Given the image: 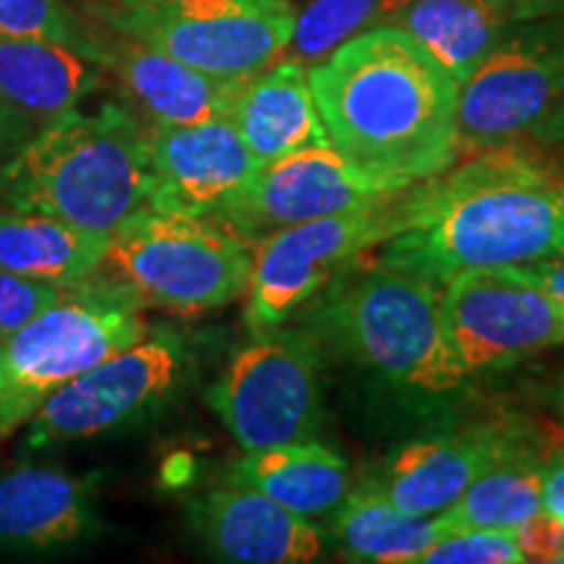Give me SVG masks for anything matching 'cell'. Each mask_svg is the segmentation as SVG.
I'll use <instances>...</instances> for the list:
<instances>
[{"mask_svg": "<svg viewBox=\"0 0 564 564\" xmlns=\"http://www.w3.org/2000/svg\"><path fill=\"white\" fill-rule=\"evenodd\" d=\"M251 259V243L223 223L150 207L110 232L87 282L137 308L204 314L241 299Z\"/></svg>", "mask_w": 564, "mask_h": 564, "instance_id": "5b68a950", "label": "cell"}, {"mask_svg": "<svg viewBox=\"0 0 564 564\" xmlns=\"http://www.w3.org/2000/svg\"><path fill=\"white\" fill-rule=\"evenodd\" d=\"M97 24V21H95ZM100 26L95 63L121 84L150 123L186 126L228 116L243 79L204 74L173 55ZM249 79V76H246Z\"/></svg>", "mask_w": 564, "mask_h": 564, "instance_id": "ac0fdd59", "label": "cell"}, {"mask_svg": "<svg viewBox=\"0 0 564 564\" xmlns=\"http://www.w3.org/2000/svg\"><path fill=\"white\" fill-rule=\"evenodd\" d=\"M150 333L139 308L84 282L0 340V442L40 411L51 394L131 348Z\"/></svg>", "mask_w": 564, "mask_h": 564, "instance_id": "8992f818", "label": "cell"}, {"mask_svg": "<svg viewBox=\"0 0 564 564\" xmlns=\"http://www.w3.org/2000/svg\"><path fill=\"white\" fill-rule=\"evenodd\" d=\"M394 24L421 42L457 84L497 51L514 26L512 0H408Z\"/></svg>", "mask_w": 564, "mask_h": 564, "instance_id": "603a6c76", "label": "cell"}, {"mask_svg": "<svg viewBox=\"0 0 564 564\" xmlns=\"http://www.w3.org/2000/svg\"><path fill=\"white\" fill-rule=\"evenodd\" d=\"M42 126L32 121L24 110H19L9 97L0 91V165L11 160L21 147L37 133Z\"/></svg>", "mask_w": 564, "mask_h": 564, "instance_id": "4dcf8cb0", "label": "cell"}, {"mask_svg": "<svg viewBox=\"0 0 564 564\" xmlns=\"http://www.w3.org/2000/svg\"><path fill=\"white\" fill-rule=\"evenodd\" d=\"M105 3H118V6H133V3H154V0H105Z\"/></svg>", "mask_w": 564, "mask_h": 564, "instance_id": "8d00e7d4", "label": "cell"}, {"mask_svg": "<svg viewBox=\"0 0 564 564\" xmlns=\"http://www.w3.org/2000/svg\"><path fill=\"white\" fill-rule=\"evenodd\" d=\"M564 257V175L518 144L478 152L408 192L379 264L429 282Z\"/></svg>", "mask_w": 564, "mask_h": 564, "instance_id": "7a4b0ae2", "label": "cell"}, {"mask_svg": "<svg viewBox=\"0 0 564 564\" xmlns=\"http://www.w3.org/2000/svg\"><path fill=\"white\" fill-rule=\"evenodd\" d=\"M204 400L246 453L316 440L324 419L319 340L312 329L259 333Z\"/></svg>", "mask_w": 564, "mask_h": 564, "instance_id": "9c48e42d", "label": "cell"}, {"mask_svg": "<svg viewBox=\"0 0 564 564\" xmlns=\"http://www.w3.org/2000/svg\"><path fill=\"white\" fill-rule=\"evenodd\" d=\"M539 512H544V457L528 449L523 442L478 476L442 514L449 528L514 531Z\"/></svg>", "mask_w": 564, "mask_h": 564, "instance_id": "d4e9b609", "label": "cell"}, {"mask_svg": "<svg viewBox=\"0 0 564 564\" xmlns=\"http://www.w3.org/2000/svg\"><path fill=\"white\" fill-rule=\"evenodd\" d=\"M549 400H552L554 411L564 419V371L556 377V382L552 384V392H549Z\"/></svg>", "mask_w": 564, "mask_h": 564, "instance_id": "d590c367", "label": "cell"}, {"mask_svg": "<svg viewBox=\"0 0 564 564\" xmlns=\"http://www.w3.org/2000/svg\"><path fill=\"white\" fill-rule=\"evenodd\" d=\"M0 34L61 42L91 61L100 26L76 13L66 0H0Z\"/></svg>", "mask_w": 564, "mask_h": 564, "instance_id": "4316f807", "label": "cell"}, {"mask_svg": "<svg viewBox=\"0 0 564 564\" xmlns=\"http://www.w3.org/2000/svg\"><path fill=\"white\" fill-rule=\"evenodd\" d=\"M225 481L249 486L301 518H322L350 494V465L327 444L306 440L232 460Z\"/></svg>", "mask_w": 564, "mask_h": 564, "instance_id": "ffe728a7", "label": "cell"}, {"mask_svg": "<svg viewBox=\"0 0 564 564\" xmlns=\"http://www.w3.org/2000/svg\"><path fill=\"white\" fill-rule=\"evenodd\" d=\"M408 192L366 209L288 225L253 241L243 308L251 333L280 327L303 303L348 272L358 257L403 230Z\"/></svg>", "mask_w": 564, "mask_h": 564, "instance_id": "30bf717a", "label": "cell"}, {"mask_svg": "<svg viewBox=\"0 0 564 564\" xmlns=\"http://www.w3.org/2000/svg\"><path fill=\"white\" fill-rule=\"evenodd\" d=\"M514 3V24L541 17H554L564 13V0H512Z\"/></svg>", "mask_w": 564, "mask_h": 564, "instance_id": "836d02e7", "label": "cell"}, {"mask_svg": "<svg viewBox=\"0 0 564 564\" xmlns=\"http://www.w3.org/2000/svg\"><path fill=\"white\" fill-rule=\"evenodd\" d=\"M447 531L444 514L408 512L366 481L350 489L333 518L335 541L356 562L415 564Z\"/></svg>", "mask_w": 564, "mask_h": 564, "instance_id": "cb8c5ba5", "label": "cell"}, {"mask_svg": "<svg viewBox=\"0 0 564 564\" xmlns=\"http://www.w3.org/2000/svg\"><path fill=\"white\" fill-rule=\"evenodd\" d=\"M194 533L212 556L232 564H306L324 552V535L249 486L225 484L202 491L188 505Z\"/></svg>", "mask_w": 564, "mask_h": 564, "instance_id": "2e32d148", "label": "cell"}, {"mask_svg": "<svg viewBox=\"0 0 564 564\" xmlns=\"http://www.w3.org/2000/svg\"><path fill=\"white\" fill-rule=\"evenodd\" d=\"M564 535V520L554 518L549 512L533 514L523 525L514 528L520 552L525 554V562H556L560 560Z\"/></svg>", "mask_w": 564, "mask_h": 564, "instance_id": "f546056e", "label": "cell"}, {"mask_svg": "<svg viewBox=\"0 0 564 564\" xmlns=\"http://www.w3.org/2000/svg\"><path fill=\"white\" fill-rule=\"evenodd\" d=\"M403 192L408 188L373 178L352 165L333 144L306 147L262 162L257 173L217 207L212 220L253 243L288 225L366 209Z\"/></svg>", "mask_w": 564, "mask_h": 564, "instance_id": "7c38bea8", "label": "cell"}, {"mask_svg": "<svg viewBox=\"0 0 564 564\" xmlns=\"http://www.w3.org/2000/svg\"><path fill=\"white\" fill-rule=\"evenodd\" d=\"M228 118L259 162L333 144L316 110L308 68L291 55L243 79Z\"/></svg>", "mask_w": 564, "mask_h": 564, "instance_id": "d6986e66", "label": "cell"}, {"mask_svg": "<svg viewBox=\"0 0 564 564\" xmlns=\"http://www.w3.org/2000/svg\"><path fill=\"white\" fill-rule=\"evenodd\" d=\"M308 84L335 150L373 178L411 188L455 165L460 84L403 26L345 40Z\"/></svg>", "mask_w": 564, "mask_h": 564, "instance_id": "6da1fadb", "label": "cell"}, {"mask_svg": "<svg viewBox=\"0 0 564 564\" xmlns=\"http://www.w3.org/2000/svg\"><path fill=\"white\" fill-rule=\"evenodd\" d=\"M97 24L173 55L220 79H246L291 47V0H154L95 3Z\"/></svg>", "mask_w": 564, "mask_h": 564, "instance_id": "52a82bcc", "label": "cell"}, {"mask_svg": "<svg viewBox=\"0 0 564 564\" xmlns=\"http://www.w3.org/2000/svg\"><path fill=\"white\" fill-rule=\"evenodd\" d=\"M564 105V13L514 24L457 91V158L535 133Z\"/></svg>", "mask_w": 564, "mask_h": 564, "instance_id": "8fae6325", "label": "cell"}, {"mask_svg": "<svg viewBox=\"0 0 564 564\" xmlns=\"http://www.w3.org/2000/svg\"><path fill=\"white\" fill-rule=\"evenodd\" d=\"M150 196L147 126L118 102L68 110L0 165V207L42 212L102 236L150 209Z\"/></svg>", "mask_w": 564, "mask_h": 564, "instance_id": "3957f363", "label": "cell"}, {"mask_svg": "<svg viewBox=\"0 0 564 564\" xmlns=\"http://www.w3.org/2000/svg\"><path fill=\"white\" fill-rule=\"evenodd\" d=\"M110 236L76 228L42 212L0 207V270L58 288H79L95 274Z\"/></svg>", "mask_w": 564, "mask_h": 564, "instance_id": "7402d4cb", "label": "cell"}, {"mask_svg": "<svg viewBox=\"0 0 564 564\" xmlns=\"http://www.w3.org/2000/svg\"><path fill=\"white\" fill-rule=\"evenodd\" d=\"M66 291L68 288L47 285V282L0 270V340L53 306Z\"/></svg>", "mask_w": 564, "mask_h": 564, "instance_id": "f1b7e54d", "label": "cell"}, {"mask_svg": "<svg viewBox=\"0 0 564 564\" xmlns=\"http://www.w3.org/2000/svg\"><path fill=\"white\" fill-rule=\"evenodd\" d=\"M421 564H520L525 554L520 552L514 531H494V528H453L434 541L419 556ZM415 562V564H419Z\"/></svg>", "mask_w": 564, "mask_h": 564, "instance_id": "83f0119b", "label": "cell"}, {"mask_svg": "<svg viewBox=\"0 0 564 564\" xmlns=\"http://www.w3.org/2000/svg\"><path fill=\"white\" fill-rule=\"evenodd\" d=\"M544 512L564 520V444L544 457Z\"/></svg>", "mask_w": 564, "mask_h": 564, "instance_id": "d6a6232c", "label": "cell"}, {"mask_svg": "<svg viewBox=\"0 0 564 564\" xmlns=\"http://www.w3.org/2000/svg\"><path fill=\"white\" fill-rule=\"evenodd\" d=\"M512 278L528 282V285L539 288L564 303V257L546 259V262H533V264H518V267H499Z\"/></svg>", "mask_w": 564, "mask_h": 564, "instance_id": "1f68e13d", "label": "cell"}, {"mask_svg": "<svg viewBox=\"0 0 564 564\" xmlns=\"http://www.w3.org/2000/svg\"><path fill=\"white\" fill-rule=\"evenodd\" d=\"M556 562H564V535H562V549H560V560Z\"/></svg>", "mask_w": 564, "mask_h": 564, "instance_id": "74e56055", "label": "cell"}, {"mask_svg": "<svg viewBox=\"0 0 564 564\" xmlns=\"http://www.w3.org/2000/svg\"><path fill=\"white\" fill-rule=\"evenodd\" d=\"M102 84V70L51 40L0 34V91L40 126L76 110Z\"/></svg>", "mask_w": 564, "mask_h": 564, "instance_id": "44dd1931", "label": "cell"}, {"mask_svg": "<svg viewBox=\"0 0 564 564\" xmlns=\"http://www.w3.org/2000/svg\"><path fill=\"white\" fill-rule=\"evenodd\" d=\"M449 343L470 377L564 345V303L505 270H468L444 282Z\"/></svg>", "mask_w": 564, "mask_h": 564, "instance_id": "4fadbf2b", "label": "cell"}, {"mask_svg": "<svg viewBox=\"0 0 564 564\" xmlns=\"http://www.w3.org/2000/svg\"><path fill=\"white\" fill-rule=\"evenodd\" d=\"M520 444L523 436L505 426H476L415 440L400 447L366 484L408 512L442 514L478 476Z\"/></svg>", "mask_w": 564, "mask_h": 564, "instance_id": "e0dca14e", "label": "cell"}, {"mask_svg": "<svg viewBox=\"0 0 564 564\" xmlns=\"http://www.w3.org/2000/svg\"><path fill=\"white\" fill-rule=\"evenodd\" d=\"M102 533L105 520L87 478L34 463L0 470L3 554H61L87 546Z\"/></svg>", "mask_w": 564, "mask_h": 564, "instance_id": "9a60e30c", "label": "cell"}, {"mask_svg": "<svg viewBox=\"0 0 564 564\" xmlns=\"http://www.w3.org/2000/svg\"><path fill=\"white\" fill-rule=\"evenodd\" d=\"M316 340L419 398H447L468 384L444 322L436 282L377 264L350 267L312 299Z\"/></svg>", "mask_w": 564, "mask_h": 564, "instance_id": "277c9868", "label": "cell"}, {"mask_svg": "<svg viewBox=\"0 0 564 564\" xmlns=\"http://www.w3.org/2000/svg\"><path fill=\"white\" fill-rule=\"evenodd\" d=\"M535 133H549L552 139H564V105Z\"/></svg>", "mask_w": 564, "mask_h": 564, "instance_id": "e575fe53", "label": "cell"}, {"mask_svg": "<svg viewBox=\"0 0 564 564\" xmlns=\"http://www.w3.org/2000/svg\"><path fill=\"white\" fill-rule=\"evenodd\" d=\"M192 350L173 329H154L108 361L63 384L24 423V449L89 442L152 421L178 398Z\"/></svg>", "mask_w": 564, "mask_h": 564, "instance_id": "ba28073f", "label": "cell"}, {"mask_svg": "<svg viewBox=\"0 0 564 564\" xmlns=\"http://www.w3.org/2000/svg\"><path fill=\"white\" fill-rule=\"evenodd\" d=\"M152 196L150 207L212 217L262 165L228 116L212 121L147 126Z\"/></svg>", "mask_w": 564, "mask_h": 564, "instance_id": "5bb4252c", "label": "cell"}, {"mask_svg": "<svg viewBox=\"0 0 564 564\" xmlns=\"http://www.w3.org/2000/svg\"><path fill=\"white\" fill-rule=\"evenodd\" d=\"M408 0H308L295 11L291 58L312 68L345 40L382 24H394Z\"/></svg>", "mask_w": 564, "mask_h": 564, "instance_id": "484cf974", "label": "cell"}]
</instances>
